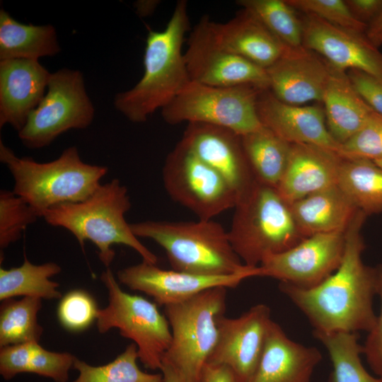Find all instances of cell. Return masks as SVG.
I'll return each mask as SVG.
<instances>
[{
	"label": "cell",
	"mask_w": 382,
	"mask_h": 382,
	"mask_svg": "<svg viewBox=\"0 0 382 382\" xmlns=\"http://www.w3.org/2000/svg\"><path fill=\"white\" fill-rule=\"evenodd\" d=\"M228 238L243 265L258 266L306 238L277 189L255 181L235 207Z\"/></svg>",
	"instance_id": "6"
},
{
	"label": "cell",
	"mask_w": 382,
	"mask_h": 382,
	"mask_svg": "<svg viewBox=\"0 0 382 382\" xmlns=\"http://www.w3.org/2000/svg\"><path fill=\"white\" fill-rule=\"evenodd\" d=\"M236 4L255 16L285 46H302V20L286 0H238Z\"/></svg>",
	"instance_id": "33"
},
{
	"label": "cell",
	"mask_w": 382,
	"mask_h": 382,
	"mask_svg": "<svg viewBox=\"0 0 382 382\" xmlns=\"http://www.w3.org/2000/svg\"><path fill=\"white\" fill-rule=\"evenodd\" d=\"M42 299L24 296L8 298L0 306V347L39 342L43 332L37 320Z\"/></svg>",
	"instance_id": "31"
},
{
	"label": "cell",
	"mask_w": 382,
	"mask_h": 382,
	"mask_svg": "<svg viewBox=\"0 0 382 382\" xmlns=\"http://www.w3.org/2000/svg\"><path fill=\"white\" fill-rule=\"evenodd\" d=\"M75 359L68 352L45 349L37 342L3 347L0 349V374L5 380L18 374L30 373L55 382H67Z\"/></svg>",
	"instance_id": "26"
},
{
	"label": "cell",
	"mask_w": 382,
	"mask_h": 382,
	"mask_svg": "<svg viewBox=\"0 0 382 382\" xmlns=\"http://www.w3.org/2000/svg\"><path fill=\"white\" fill-rule=\"evenodd\" d=\"M40 216L13 191H0V247L7 248L19 240L26 228Z\"/></svg>",
	"instance_id": "35"
},
{
	"label": "cell",
	"mask_w": 382,
	"mask_h": 382,
	"mask_svg": "<svg viewBox=\"0 0 382 382\" xmlns=\"http://www.w3.org/2000/svg\"><path fill=\"white\" fill-rule=\"evenodd\" d=\"M289 204L297 227L305 238L345 231L357 211L338 185L314 192Z\"/></svg>",
	"instance_id": "25"
},
{
	"label": "cell",
	"mask_w": 382,
	"mask_h": 382,
	"mask_svg": "<svg viewBox=\"0 0 382 382\" xmlns=\"http://www.w3.org/2000/svg\"><path fill=\"white\" fill-rule=\"evenodd\" d=\"M100 279L108 289V304L98 310V332L119 329L122 336L137 345L139 359L146 369L161 370L172 340L166 316L160 313L156 303L124 291L110 268L103 272Z\"/></svg>",
	"instance_id": "8"
},
{
	"label": "cell",
	"mask_w": 382,
	"mask_h": 382,
	"mask_svg": "<svg viewBox=\"0 0 382 382\" xmlns=\"http://www.w3.org/2000/svg\"><path fill=\"white\" fill-rule=\"evenodd\" d=\"M345 230L306 237L291 248L267 257L253 268V277H272L306 289L318 285L340 265Z\"/></svg>",
	"instance_id": "12"
},
{
	"label": "cell",
	"mask_w": 382,
	"mask_h": 382,
	"mask_svg": "<svg viewBox=\"0 0 382 382\" xmlns=\"http://www.w3.org/2000/svg\"><path fill=\"white\" fill-rule=\"evenodd\" d=\"M344 158L312 144L291 145L288 164L276 188L289 204L322 190L337 185Z\"/></svg>",
	"instance_id": "22"
},
{
	"label": "cell",
	"mask_w": 382,
	"mask_h": 382,
	"mask_svg": "<svg viewBox=\"0 0 382 382\" xmlns=\"http://www.w3.org/2000/svg\"><path fill=\"white\" fill-rule=\"evenodd\" d=\"M341 146L345 158L382 160V117L374 113Z\"/></svg>",
	"instance_id": "37"
},
{
	"label": "cell",
	"mask_w": 382,
	"mask_h": 382,
	"mask_svg": "<svg viewBox=\"0 0 382 382\" xmlns=\"http://www.w3.org/2000/svg\"><path fill=\"white\" fill-rule=\"evenodd\" d=\"M266 71L269 90L278 100L302 105L322 102L330 65L319 54L301 46L289 48Z\"/></svg>",
	"instance_id": "19"
},
{
	"label": "cell",
	"mask_w": 382,
	"mask_h": 382,
	"mask_svg": "<svg viewBox=\"0 0 382 382\" xmlns=\"http://www.w3.org/2000/svg\"><path fill=\"white\" fill-rule=\"evenodd\" d=\"M226 293V287L216 286L164 306L172 340L162 361L171 364L185 382L200 381L202 369L218 340Z\"/></svg>",
	"instance_id": "7"
},
{
	"label": "cell",
	"mask_w": 382,
	"mask_h": 382,
	"mask_svg": "<svg viewBox=\"0 0 382 382\" xmlns=\"http://www.w3.org/2000/svg\"><path fill=\"white\" fill-rule=\"evenodd\" d=\"M130 207L127 187L115 178L100 184L84 201L53 207L42 217L48 224L71 232L83 249L86 241H91L107 268L115 256V244L129 246L143 261L156 265V255L139 241L125 220V215Z\"/></svg>",
	"instance_id": "3"
},
{
	"label": "cell",
	"mask_w": 382,
	"mask_h": 382,
	"mask_svg": "<svg viewBox=\"0 0 382 382\" xmlns=\"http://www.w3.org/2000/svg\"><path fill=\"white\" fill-rule=\"evenodd\" d=\"M366 215L357 209L345 230V249L338 268L322 282L301 288L280 282L279 290L307 317L313 332H369L377 316L373 300L378 291L376 268L362 260L361 229Z\"/></svg>",
	"instance_id": "1"
},
{
	"label": "cell",
	"mask_w": 382,
	"mask_h": 382,
	"mask_svg": "<svg viewBox=\"0 0 382 382\" xmlns=\"http://www.w3.org/2000/svg\"><path fill=\"white\" fill-rule=\"evenodd\" d=\"M201 19L216 44L265 69L274 64L289 48L243 8L225 23L211 21L207 15Z\"/></svg>",
	"instance_id": "21"
},
{
	"label": "cell",
	"mask_w": 382,
	"mask_h": 382,
	"mask_svg": "<svg viewBox=\"0 0 382 382\" xmlns=\"http://www.w3.org/2000/svg\"><path fill=\"white\" fill-rule=\"evenodd\" d=\"M378 273V291L381 301V313L374 327L368 332L369 335L363 346V354L371 369L382 381V265L376 267Z\"/></svg>",
	"instance_id": "39"
},
{
	"label": "cell",
	"mask_w": 382,
	"mask_h": 382,
	"mask_svg": "<svg viewBox=\"0 0 382 382\" xmlns=\"http://www.w3.org/2000/svg\"><path fill=\"white\" fill-rule=\"evenodd\" d=\"M304 14L301 18L303 47L319 54L337 69L362 71L382 81V53L369 42L364 33Z\"/></svg>",
	"instance_id": "15"
},
{
	"label": "cell",
	"mask_w": 382,
	"mask_h": 382,
	"mask_svg": "<svg viewBox=\"0 0 382 382\" xmlns=\"http://www.w3.org/2000/svg\"><path fill=\"white\" fill-rule=\"evenodd\" d=\"M337 185L366 216L382 212V168L373 161L344 158Z\"/></svg>",
	"instance_id": "29"
},
{
	"label": "cell",
	"mask_w": 382,
	"mask_h": 382,
	"mask_svg": "<svg viewBox=\"0 0 382 382\" xmlns=\"http://www.w3.org/2000/svg\"><path fill=\"white\" fill-rule=\"evenodd\" d=\"M0 161L13 176V192L40 217L53 207L86 199L108 170L83 162L76 146L64 149L54 161L40 163L30 157H18L1 139Z\"/></svg>",
	"instance_id": "4"
},
{
	"label": "cell",
	"mask_w": 382,
	"mask_h": 382,
	"mask_svg": "<svg viewBox=\"0 0 382 382\" xmlns=\"http://www.w3.org/2000/svg\"><path fill=\"white\" fill-rule=\"evenodd\" d=\"M294 9L336 26L365 33L366 25L356 20L344 0H286Z\"/></svg>",
	"instance_id": "38"
},
{
	"label": "cell",
	"mask_w": 382,
	"mask_h": 382,
	"mask_svg": "<svg viewBox=\"0 0 382 382\" xmlns=\"http://www.w3.org/2000/svg\"><path fill=\"white\" fill-rule=\"evenodd\" d=\"M354 18L367 25L382 10V0H345Z\"/></svg>",
	"instance_id": "41"
},
{
	"label": "cell",
	"mask_w": 382,
	"mask_h": 382,
	"mask_svg": "<svg viewBox=\"0 0 382 382\" xmlns=\"http://www.w3.org/2000/svg\"><path fill=\"white\" fill-rule=\"evenodd\" d=\"M160 2L158 0H139L134 6L137 15L144 18L153 14Z\"/></svg>",
	"instance_id": "44"
},
{
	"label": "cell",
	"mask_w": 382,
	"mask_h": 382,
	"mask_svg": "<svg viewBox=\"0 0 382 382\" xmlns=\"http://www.w3.org/2000/svg\"><path fill=\"white\" fill-rule=\"evenodd\" d=\"M187 45L184 57L190 81L214 87L269 89L266 69L216 44L202 19L191 30Z\"/></svg>",
	"instance_id": "13"
},
{
	"label": "cell",
	"mask_w": 382,
	"mask_h": 382,
	"mask_svg": "<svg viewBox=\"0 0 382 382\" xmlns=\"http://www.w3.org/2000/svg\"><path fill=\"white\" fill-rule=\"evenodd\" d=\"M326 348L332 364L330 382H382L371 376L360 359L363 346L357 332H313Z\"/></svg>",
	"instance_id": "32"
},
{
	"label": "cell",
	"mask_w": 382,
	"mask_h": 382,
	"mask_svg": "<svg viewBox=\"0 0 382 382\" xmlns=\"http://www.w3.org/2000/svg\"><path fill=\"white\" fill-rule=\"evenodd\" d=\"M94 114L83 74L62 69L51 73L47 93L18 132V137L25 146L40 149L69 129L88 127Z\"/></svg>",
	"instance_id": "10"
},
{
	"label": "cell",
	"mask_w": 382,
	"mask_h": 382,
	"mask_svg": "<svg viewBox=\"0 0 382 382\" xmlns=\"http://www.w3.org/2000/svg\"><path fill=\"white\" fill-rule=\"evenodd\" d=\"M199 382H238V381L228 366L206 364L202 369Z\"/></svg>",
	"instance_id": "42"
},
{
	"label": "cell",
	"mask_w": 382,
	"mask_h": 382,
	"mask_svg": "<svg viewBox=\"0 0 382 382\" xmlns=\"http://www.w3.org/2000/svg\"><path fill=\"white\" fill-rule=\"evenodd\" d=\"M257 110L262 125L291 144L318 146L342 156V146L328 131L324 109L278 100L269 89L260 92Z\"/></svg>",
	"instance_id": "18"
},
{
	"label": "cell",
	"mask_w": 382,
	"mask_h": 382,
	"mask_svg": "<svg viewBox=\"0 0 382 382\" xmlns=\"http://www.w3.org/2000/svg\"><path fill=\"white\" fill-rule=\"evenodd\" d=\"M375 162L378 166H381L382 168V160L374 161Z\"/></svg>",
	"instance_id": "46"
},
{
	"label": "cell",
	"mask_w": 382,
	"mask_h": 382,
	"mask_svg": "<svg viewBox=\"0 0 382 382\" xmlns=\"http://www.w3.org/2000/svg\"><path fill=\"white\" fill-rule=\"evenodd\" d=\"M161 371L164 382H185L175 369L165 361H162Z\"/></svg>",
	"instance_id": "45"
},
{
	"label": "cell",
	"mask_w": 382,
	"mask_h": 382,
	"mask_svg": "<svg viewBox=\"0 0 382 382\" xmlns=\"http://www.w3.org/2000/svg\"><path fill=\"white\" fill-rule=\"evenodd\" d=\"M129 226L137 238L151 239L163 248L173 270L224 276L241 273L249 268L233 249L228 231L212 219L145 221Z\"/></svg>",
	"instance_id": "5"
},
{
	"label": "cell",
	"mask_w": 382,
	"mask_h": 382,
	"mask_svg": "<svg viewBox=\"0 0 382 382\" xmlns=\"http://www.w3.org/2000/svg\"><path fill=\"white\" fill-rule=\"evenodd\" d=\"M51 73L38 60H0V127L19 132L45 94Z\"/></svg>",
	"instance_id": "20"
},
{
	"label": "cell",
	"mask_w": 382,
	"mask_h": 382,
	"mask_svg": "<svg viewBox=\"0 0 382 382\" xmlns=\"http://www.w3.org/2000/svg\"><path fill=\"white\" fill-rule=\"evenodd\" d=\"M253 267L245 272L224 276L199 275L175 270L161 269L156 264L142 262L117 272L124 285L151 296L157 305L167 306L187 300L216 286L236 287L253 277Z\"/></svg>",
	"instance_id": "17"
},
{
	"label": "cell",
	"mask_w": 382,
	"mask_h": 382,
	"mask_svg": "<svg viewBox=\"0 0 382 382\" xmlns=\"http://www.w3.org/2000/svg\"><path fill=\"white\" fill-rule=\"evenodd\" d=\"M216 170L236 197V202L255 183L245 157L241 135L231 129L204 123H188L180 140Z\"/></svg>",
	"instance_id": "16"
},
{
	"label": "cell",
	"mask_w": 382,
	"mask_h": 382,
	"mask_svg": "<svg viewBox=\"0 0 382 382\" xmlns=\"http://www.w3.org/2000/svg\"><path fill=\"white\" fill-rule=\"evenodd\" d=\"M162 178L170 197L199 219H212L236 204L224 179L181 141L166 156Z\"/></svg>",
	"instance_id": "11"
},
{
	"label": "cell",
	"mask_w": 382,
	"mask_h": 382,
	"mask_svg": "<svg viewBox=\"0 0 382 382\" xmlns=\"http://www.w3.org/2000/svg\"><path fill=\"white\" fill-rule=\"evenodd\" d=\"M60 52L57 33L52 25L23 24L0 10V60H38Z\"/></svg>",
	"instance_id": "27"
},
{
	"label": "cell",
	"mask_w": 382,
	"mask_h": 382,
	"mask_svg": "<svg viewBox=\"0 0 382 382\" xmlns=\"http://www.w3.org/2000/svg\"><path fill=\"white\" fill-rule=\"evenodd\" d=\"M329 65L330 76L322 102L328 131L342 144L376 112L355 89L347 72Z\"/></svg>",
	"instance_id": "24"
},
{
	"label": "cell",
	"mask_w": 382,
	"mask_h": 382,
	"mask_svg": "<svg viewBox=\"0 0 382 382\" xmlns=\"http://www.w3.org/2000/svg\"><path fill=\"white\" fill-rule=\"evenodd\" d=\"M61 270L55 262L35 265L24 255L20 267L0 268V300L19 296L49 300L61 299L59 284L50 279Z\"/></svg>",
	"instance_id": "30"
},
{
	"label": "cell",
	"mask_w": 382,
	"mask_h": 382,
	"mask_svg": "<svg viewBox=\"0 0 382 382\" xmlns=\"http://www.w3.org/2000/svg\"><path fill=\"white\" fill-rule=\"evenodd\" d=\"M57 316L61 325L69 331H81L96 320L98 308L93 296L82 289H74L60 299Z\"/></svg>",
	"instance_id": "36"
},
{
	"label": "cell",
	"mask_w": 382,
	"mask_h": 382,
	"mask_svg": "<svg viewBox=\"0 0 382 382\" xmlns=\"http://www.w3.org/2000/svg\"><path fill=\"white\" fill-rule=\"evenodd\" d=\"M320 351L291 340L273 320L258 365L248 382H310Z\"/></svg>",
	"instance_id": "23"
},
{
	"label": "cell",
	"mask_w": 382,
	"mask_h": 382,
	"mask_svg": "<svg viewBox=\"0 0 382 382\" xmlns=\"http://www.w3.org/2000/svg\"><path fill=\"white\" fill-rule=\"evenodd\" d=\"M260 90L251 86L223 88L190 81L161 110L169 125L204 123L232 129L241 135L262 129L257 110Z\"/></svg>",
	"instance_id": "9"
},
{
	"label": "cell",
	"mask_w": 382,
	"mask_h": 382,
	"mask_svg": "<svg viewBox=\"0 0 382 382\" xmlns=\"http://www.w3.org/2000/svg\"><path fill=\"white\" fill-rule=\"evenodd\" d=\"M138 352L131 343L113 361L103 366H91L76 357L74 367L79 374L73 382H164L162 374H149L137 365Z\"/></svg>",
	"instance_id": "34"
},
{
	"label": "cell",
	"mask_w": 382,
	"mask_h": 382,
	"mask_svg": "<svg viewBox=\"0 0 382 382\" xmlns=\"http://www.w3.org/2000/svg\"><path fill=\"white\" fill-rule=\"evenodd\" d=\"M241 141L255 180L277 188L286 170L292 144L265 127L241 135Z\"/></svg>",
	"instance_id": "28"
},
{
	"label": "cell",
	"mask_w": 382,
	"mask_h": 382,
	"mask_svg": "<svg viewBox=\"0 0 382 382\" xmlns=\"http://www.w3.org/2000/svg\"><path fill=\"white\" fill-rule=\"evenodd\" d=\"M272 321L271 310L264 303L235 318L223 316L216 344L206 364L226 366L238 382H248L261 358Z\"/></svg>",
	"instance_id": "14"
},
{
	"label": "cell",
	"mask_w": 382,
	"mask_h": 382,
	"mask_svg": "<svg viewBox=\"0 0 382 382\" xmlns=\"http://www.w3.org/2000/svg\"><path fill=\"white\" fill-rule=\"evenodd\" d=\"M186 0H179L163 30L149 29L144 74L132 88L117 93L115 108L134 123L168 105L190 81L183 45L190 30Z\"/></svg>",
	"instance_id": "2"
},
{
	"label": "cell",
	"mask_w": 382,
	"mask_h": 382,
	"mask_svg": "<svg viewBox=\"0 0 382 382\" xmlns=\"http://www.w3.org/2000/svg\"><path fill=\"white\" fill-rule=\"evenodd\" d=\"M364 33L374 47L378 49L382 45V10L367 25Z\"/></svg>",
	"instance_id": "43"
},
{
	"label": "cell",
	"mask_w": 382,
	"mask_h": 382,
	"mask_svg": "<svg viewBox=\"0 0 382 382\" xmlns=\"http://www.w3.org/2000/svg\"><path fill=\"white\" fill-rule=\"evenodd\" d=\"M355 89L378 115L382 117V81L359 70L347 71Z\"/></svg>",
	"instance_id": "40"
}]
</instances>
